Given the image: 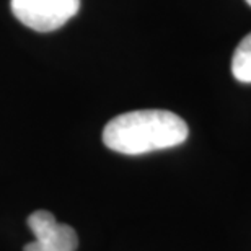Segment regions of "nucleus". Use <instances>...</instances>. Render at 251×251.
<instances>
[{
  "mask_svg": "<svg viewBox=\"0 0 251 251\" xmlns=\"http://www.w3.org/2000/svg\"><path fill=\"white\" fill-rule=\"evenodd\" d=\"M188 124L165 109H139L113 118L103 129L108 149L124 155H142L172 149L188 139Z\"/></svg>",
  "mask_w": 251,
  "mask_h": 251,
  "instance_id": "nucleus-1",
  "label": "nucleus"
},
{
  "mask_svg": "<svg viewBox=\"0 0 251 251\" xmlns=\"http://www.w3.org/2000/svg\"><path fill=\"white\" fill-rule=\"evenodd\" d=\"M15 18L39 33L54 31L75 17L80 0H10Z\"/></svg>",
  "mask_w": 251,
  "mask_h": 251,
  "instance_id": "nucleus-2",
  "label": "nucleus"
},
{
  "mask_svg": "<svg viewBox=\"0 0 251 251\" xmlns=\"http://www.w3.org/2000/svg\"><path fill=\"white\" fill-rule=\"evenodd\" d=\"M28 227L36 240L25 245L23 251H75L78 247L77 232L59 224L48 210H34L28 217Z\"/></svg>",
  "mask_w": 251,
  "mask_h": 251,
  "instance_id": "nucleus-3",
  "label": "nucleus"
},
{
  "mask_svg": "<svg viewBox=\"0 0 251 251\" xmlns=\"http://www.w3.org/2000/svg\"><path fill=\"white\" fill-rule=\"evenodd\" d=\"M232 74L242 83H251V33L242 39L232 57Z\"/></svg>",
  "mask_w": 251,
  "mask_h": 251,
  "instance_id": "nucleus-4",
  "label": "nucleus"
},
{
  "mask_svg": "<svg viewBox=\"0 0 251 251\" xmlns=\"http://www.w3.org/2000/svg\"><path fill=\"white\" fill-rule=\"evenodd\" d=\"M247 3L250 5V7H251V0H247Z\"/></svg>",
  "mask_w": 251,
  "mask_h": 251,
  "instance_id": "nucleus-5",
  "label": "nucleus"
}]
</instances>
